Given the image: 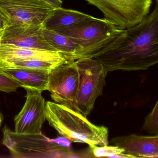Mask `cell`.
Returning a JSON list of instances; mask_svg holds the SVG:
<instances>
[{
	"instance_id": "obj_14",
	"label": "cell",
	"mask_w": 158,
	"mask_h": 158,
	"mask_svg": "<svg viewBox=\"0 0 158 158\" xmlns=\"http://www.w3.org/2000/svg\"><path fill=\"white\" fill-rule=\"evenodd\" d=\"M91 17L92 16L77 10L62 7L54 8L52 15L44 22L43 27L53 30L68 27Z\"/></svg>"
},
{
	"instance_id": "obj_12",
	"label": "cell",
	"mask_w": 158,
	"mask_h": 158,
	"mask_svg": "<svg viewBox=\"0 0 158 158\" xmlns=\"http://www.w3.org/2000/svg\"><path fill=\"white\" fill-rule=\"evenodd\" d=\"M17 59H40L63 63L75 60L70 56L58 51L20 48L0 44V61Z\"/></svg>"
},
{
	"instance_id": "obj_11",
	"label": "cell",
	"mask_w": 158,
	"mask_h": 158,
	"mask_svg": "<svg viewBox=\"0 0 158 158\" xmlns=\"http://www.w3.org/2000/svg\"><path fill=\"white\" fill-rule=\"evenodd\" d=\"M111 142L123 148L125 154L135 158L158 157V135L144 136L132 134L115 137Z\"/></svg>"
},
{
	"instance_id": "obj_20",
	"label": "cell",
	"mask_w": 158,
	"mask_h": 158,
	"mask_svg": "<svg viewBox=\"0 0 158 158\" xmlns=\"http://www.w3.org/2000/svg\"><path fill=\"white\" fill-rule=\"evenodd\" d=\"M44 2L53 7L54 8L62 7V0H43Z\"/></svg>"
},
{
	"instance_id": "obj_2",
	"label": "cell",
	"mask_w": 158,
	"mask_h": 158,
	"mask_svg": "<svg viewBox=\"0 0 158 158\" xmlns=\"http://www.w3.org/2000/svg\"><path fill=\"white\" fill-rule=\"evenodd\" d=\"M46 120L60 135L71 143H85L91 148L108 145V130L97 126L78 111L51 101L46 102Z\"/></svg>"
},
{
	"instance_id": "obj_22",
	"label": "cell",
	"mask_w": 158,
	"mask_h": 158,
	"mask_svg": "<svg viewBox=\"0 0 158 158\" xmlns=\"http://www.w3.org/2000/svg\"><path fill=\"white\" fill-rule=\"evenodd\" d=\"M2 115H1V113H0V126H1V124H2Z\"/></svg>"
},
{
	"instance_id": "obj_6",
	"label": "cell",
	"mask_w": 158,
	"mask_h": 158,
	"mask_svg": "<svg viewBox=\"0 0 158 158\" xmlns=\"http://www.w3.org/2000/svg\"><path fill=\"white\" fill-rule=\"evenodd\" d=\"M103 13L104 18L121 29L142 22L149 14L152 0H85Z\"/></svg>"
},
{
	"instance_id": "obj_15",
	"label": "cell",
	"mask_w": 158,
	"mask_h": 158,
	"mask_svg": "<svg viewBox=\"0 0 158 158\" xmlns=\"http://www.w3.org/2000/svg\"><path fill=\"white\" fill-rule=\"evenodd\" d=\"M42 34L45 41L56 51L73 58L81 50V46L75 43L70 38L52 29L43 27Z\"/></svg>"
},
{
	"instance_id": "obj_10",
	"label": "cell",
	"mask_w": 158,
	"mask_h": 158,
	"mask_svg": "<svg viewBox=\"0 0 158 158\" xmlns=\"http://www.w3.org/2000/svg\"><path fill=\"white\" fill-rule=\"evenodd\" d=\"M43 27L27 24L6 26L0 32V44L20 48L57 51L44 39L41 32Z\"/></svg>"
},
{
	"instance_id": "obj_16",
	"label": "cell",
	"mask_w": 158,
	"mask_h": 158,
	"mask_svg": "<svg viewBox=\"0 0 158 158\" xmlns=\"http://www.w3.org/2000/svg\"><path fill=\"white\" fill-rule=\"evenodd\" d=\"M64 63H65L40 59H8L0 61V69H31L51 71L55 68Z\"/></svg>"
},
{
	"instance_id": "obj_21",
	"label": "cell",
	"mask_w": 158,
	"mask_h": 158,
	"mask_svg": "<svg viewBox=\"0 0 158 158\" xmlns=\"http://www.w3.org/2000/svg\"><path fill=\"white\" fill-rule=\"evenodd\" d=\"M6 25L3 19L2 18V17L0 15V32L4 29L6 27Z\"/></svg>"
},
{
	"instance_id": "obj_17",
	"label": "cell",
	"mask_w": 158,
	"mask_h": 158,
	"mask_svg": "<svg viewBox=\"0 0 158 158\" xmlns=\"http://www.w3.org/2000/svg\"><path fill=\"white\" fill-rule=\"evenodd\" d=\"M142 130L151 135H158V100L152 111L144 119Z\"/></svg>"
},
{
	"instance_id": "obj_23",
	"label": "cell",
	"mask_w": 158,
	"mask_h": 158,
	"mask_svg": "<svg viewBox=\"0 0 158 158\" xmlns=\"http://www.w3.org/2000/svg\"><path fill=\"white\" fill-rule=\"evenodd\" d=\"M156 1L157 3H158V0H156Z\"/></svg>"
},
{
	"instance_id": "obj_1",
	"label": "cell",
	"mask_w": 158,
	"mask_h": 158,
	"mask_svg": "<svg viewBox=\"0 0 158 158\" xmlns=\"http://www.w3.org/2000/svg\"><path fill=\"white\" fill-rule=\"evenodd\" d=\"M91 58L101 62L107 72L146 70L158 64V3L142 22L123 30Z\"/></svg>"
},
{
	"instance_id": "obj_9",
	"label": "cell",
	"mask_w": 158,
	"mask_h": 158,
	"mask_svg": "<svg viewBox=\"0 0 158 158\" xmlns=\"http://www.w3.org/2000/svg\"><path fill=\"white\" fill-rule=\"evenodd\" d=\"M26 100L21 111L15 118V131L17 133L38 134L46 120V102L42 92L25 88Z\"/></svg>"
},
{
	"instance_id": "obj_7",
	"label": "cell",
	"mask_w": 158,
	"mask_h": 158,
	"mask_svg": "<svg viewBox=\"0 0 158 158\" xmlns=\"http://www.w3.org/2000/svg\"><path fill=\"white\" fill-rule=\"evenodd\" d=\"M53 10L43 0H0V15L7 26H43Z\"/></svg>"
},
{
	"instance_id": "obj_18",
	"label": "cell",
	"mask_w": 158,
	"mask_h": 158,
	"mask_svg": "<svg viewBox=\"0 0 158 158\" xmlns=\"http://www.w3.org/2000/svg\"><path fill=\"white\" fill-rule=\"evenodd\" d=\"M92 149V153L95 157H106L109 158H116L118 155L124 153V150L117 146H95Z\"/></svg>"
},
{
	"instance_id": "obj_19",
	"label": "cell",
	"mask_w": 158,
	"mask_h": 158,
	"mask_svg": "<svg viewBox=\"0 0 158 158\" xmlns=\"http://www.w3.org/2000/svg\"><path fill=\"white\" fill-rule=\"evenodd\" d=\"M20 85L12 78L5 74L0 69V91L10 93L16 92Z\"/></svg>"
},
{
	"instance_id": "obj_13",
	"label": "cell",
	"mask_w": 158,
	"mask_h": 158,
	"mask_svg": "<svg viewBox=\"0 0 158 158\" xmlns=\"http://www.w3.org/2000/svg\"><path fill=\"white\" fill-rule=\"evenodd\" d=\"M3 72L16 81L21 87L43 92L48 90L50 71L31 69H5Z\"/></svg>"
},
{
	"instance_id": "obj_5",
	"label": "cell",
	"mask_w": 158,
	"mask_h": 158,
	"mask_svg": "<svg viewBox=\"0 0 158 158\" xmlns=\"http://www.w3.org/2000/svg\"><path fill=\"white\" fill-rule=\"evenodd\" d=\"M75 61L80 75L77 109L86 117L93 110L98 97L102 94L108 72L103 64L95 58H82Z\"/></svg>"
},
{
	"instance_id": "obj_8",
	"label": "cell",
	"mask_w": 158,
	"mask_h": 158,
	"mask_svg": "<svg viewBox=\"0 0 158 158\" xmlns=\"http://www.w3.org/2000/svg\"><path fill=\"white\" fill-rule=\"evenodd\" d=\"M80 75L75 60L59 65L51 70L48 90L55 103L77 111V102Z\"/></svg>"
},
{
	"instance_id": "obj_4",
	"label": "cell",
	"mask_w": 158,
	"mask_h": 158,
	"mask_svg": "<svg viewBox=\"0 0 158 158\" xmlns=\"http://www.w3.org/2000/svg\"><path fill=\"white\" fill-rule=\"evenodd\" d=\"M53 30L67 36L81 46V51L74 57L76 60L91 58L113 41L124 29L105 18L92 16L70 26Z\"/></svg>"
},
{
	"instance_id": "obj_3",
	"label": "cell",
	"mask_w": 158,
	"mask_h": 158,
	"mask_svg": "<svg viewBox=\"0 0 158 158\" xmlns=\"http://www.w3.org/2000/svg\"><path fill=\"white\" fill-rule=\"evenodd\" d=\"M2 143L15 158H69L73 156L71 142L65 137L48 138L42 133H17L6 126L3 129Z\"/></svg>"
}]
</instances>
